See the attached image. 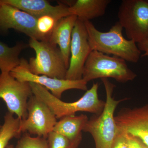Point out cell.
I'll return each instance as SVG.
<instances>
[{"mask_svg": "<svg viewBox=\"0 0 148 148\" xmlns=\"http://www.w3.org/2000/svg\"><path fill=\"white\" fill-rule=\"evenodd\" d=\"M84 22L92 51L112 55L131 63L139 61L141 51L136 43L124 38L122 34L123 28L118 21L106 32L98 30L90 21Z\"/></svg>", "mask_w": 148, "mask_h": 148, "instance_id": "6da1fadb", "label": "cell"}, {"mask_svg": "<svg viewBox=\"0 0 148 148\" xmlns=\"http://www.w3.org/2000/svg\"><path fill=\"white\" fill-rule=\"evenodd\" d=\"M106 90V104L103 112L88 119L83 131L89 133L95 143V148H111L119 132L114 119V113L120 103L126 98L116 100L113 97L115 86L107 78L101 79Z\"/></svg>", "mask_w": 148, "mask_h": 148, "instance_id": "7a4b0ae2", "label": "cell"}, {"mask_svg": "<svg viewBox=\"0 0 148 148\" xmlns=\"http://www.w3.org/2000/svg\"><path fill=\"white\" fill-rule=\"evenodd\" d=\"M33 95L46 104L55 115L57 119L73 115L77 112H87L98 115L103 112L106 101L99 99L98 95L99 84L93 83L80 99L68 103L61 101L51 93L49 90L39 84L29 82Z\"/></svg>", "mask_w": 148, "mask_h": 148, "instance_id": "3957f363", "label": "cell"}, {"mask_svg": "<svg viewBox=\"0 0 148 148\" xmlns=\"http://www.w3.org/2000/svg\"><path fill=\"white\" fill-rule=\"evenodd\" d=\"M136 77L123 59L95 50L88 56L82 74V79L87 82L97 79L111 78L117 82L125 83L133 80Z\"/></svg>", "mask_w": 148, "mask_h": 148, "instance_id": "277c9868", "label": "cell"}, {"mask_svg": "<svg viewBox=\"0 0 148 148\" xmlns=\"http://www.w3.org/2000/svg\"><path fill=\"white\" fill-rule=\"evenodd\" d=\"M30 47L36 56L30 58L29 66L33 73L59 79H66L68 68L59 49L48 40L30 38Z\"/></svg>", "mask_w": 148, "mask_h": 148, "instance_id": "5b68a950", "label": "cell"}, {"mask_svg": "<svg viewBox=\"0 0 148 148\" xmlns=\"http://www.w3.org/2000/svg\"><path fill=\"white\" fill-rule=\"evenodd\" d=\"M118 17L128 40L136 43L148 38V0H123Z\"/></svg>", "mask_w": 148, "mask_h": 148, "instance_id": "8992f818", "label": "cell"}, {"mask_svg": "<svg viewBox=\"0 0 148 148\" xmlns=\"http://www.w3.org/2000/svg\"><path fill=\"white\" fill-rule=\"evenodd\" d=\"M27 118L21 121L19 132L47 138L53 131L57 119L48 106L36 96L32 95L28 100Z\"/></svg>", "mask_w": 148, "mask_h": 148, "instance_id": "52a82bcc", "label": "cell"}, {"mask_svg": "<svg viewBox=\"0 0 148 148\" xmlns=\"http://www.w3.org/2000/svg\"><path fill=\"white\" fill-rule=\"evenodd\" d=\"M33 94L29 82L19 81L10 73L0 74V99L5 103L8 112L21 121L27 118V103Z\"/></svg>", "mask_w": 148, "mask_h": 148, "instance_id": "ba28073f", "label": "cell"}, {"mask_svg": "<svg viewBox=\"0 0 148 148\" xmlns=\"http://www.w3.org/2000/svg\"><path fill=\"white\" fill-rule=\"evenodd\" d=\"M10 73L19 81L34 83L40 85L49 90L52 95L60 99H61L63 93L66 90L78 89L86 91L88 90V82L83 79L71 80L35 75L30 71L29 62L24 58H21L19 65Z\"/></svg>", "mask_w": 148, "mask_h": 148, "instance_id": "9c48e42d", "label": "cell"}, {"mask_svg": "<svg viewBox=\"0 0 148 148\" xmlns=\"http://www.w3.org/2000/svg\"><path fill=\"white\" fill-rule=\"evenodd\" d=\"M92 51L84 21L77 18L72 33L70 63L66 79H82L85 64Z\"/></svg>", "mask_w": 148, "mask_h": 148, "instance_id": "30bf717a", "label": "cell"}, {"mask_svg": "<svg viewBox=\"0 0 148 148\" xmlns=\"http://www.w3.org/2000/svg\"><path fill=\"white\" fill-rule=\"evenodd\" d=\"M37 22V18L0 0V31L13 29L30 38L47 40L38 32Z\"/></svg>", "mask_w": 148, "mask_h": 148, "instance_id": "8fae6325", "label": "cell"}, {"mask_svg": "<svg viewBox=\"0 0 148 148\" xmlns=\"http://www.w3.org/2000/svg\"><path fill=\"white\" fill-rule=\"evenodd\" d=\"M114 119L120 130L138 137L148 147V105L133 109L123 108Z\"/></svg>", "mask_w": 148, "mask_h": 148, "instance_id": "7c38bea8", "label": "cell"}, {"mask_svg": "<svg viewBox=\"0 0 148 148\" xmlns=\"http://www.w3.org/2000/svg\"><path fill=\"white\" fill-rule=\"evenodd\" d=\"M4 2L29 14L35 18L44 16H52L57 21L72 15L69 7L60 4L53 6L45 0H2Z\"/></svg>", "mask_w": 148, "mask_h": 148, "instance_id": "4fadbf2b", "label": "cell"}, {"mask_svg": "<svg viewBox=\"0 0 148 148\" xmlns=\"http://www.w3.org/2000/svg\"><path fill=\"white\" fill-rule=\"evenodd\" d=\"M77 18L75 15H71L58 20L47 40L53 45L59 46L68 69L70 63L72 33Z\"/></svg>", "mask_w": 148, "mask_h": 148, "instance_id": "5bb4252c", "label": "cell"}, {"mask_svg": "<svg viewBox=\"0 0 148 148\" xmlns=\"http://www.w3.org/2000/svg\"><path fill=\"white\" fill-rule=\"evenodd\" d=\"M110 0H77L69 6L72 15L84 21L101 17L104 15Z\"/></svg>", "mask_w": 148, "mask_h": 148, "instance_id": "9a60e30c", "label": "cell"}, {"mask_svg": "<svg viewBox=\"0 0 148 148\" xmlns=\"http://www.w3.org/2000/svg\"><path fill=\"white\" fill-rule=\"evenodd\" d=\"M88 118L86 115L68 116L57 121L53 131L73 141H82V132Z\"/></svg>", "mask_w": 148, "mask_h": 148, "instance_id": "2e32d148", "label": "cell"}, {"mask_svg": "<svg viewBox=\"0 0 148 148\" xmlns=\"http://www.w3.org/2000/svg\"><path fill=\"white\" fill-rule=\"evenodd\" d=\"M26 45L19 43L12 47L0 42V70L2 73H10L20 64L19 55Z\"/></svg>", "mask_w": 148, "mask_h": 148, "instance_id": "e0dca14e", "label": "cell"}, {"mask_svg": "<svg viewBox=\"0 0 148 148\" xmlns=\"http://www.w3.org/2000/svg\"><path fill=\"white\" fill-rule=\"evenodd\" d=\"M21 121L9 112L6 113L3 124L0 129V148H6L12 139L20 138L19 128Z\"/></svg>", "mask_w": 148, "mask_h": 148, "instance_id": "ac0fdd59", "label": "cell"}, {"mask_svg": "<svg viewBox=\"0 0 148 148\" xmlns=\"http://www.w3.org/2000/svg\"><path fill=\"white\" fill-rule=\"evenodd\" d=\"M47 140L49 148H78L82 142L71 141L53 131L48 135Z\"/></svg>", "mask_w": 148, "mask_h": 148, "instance_id": "d6986e66", "label": "cell"}, {"mask_svg": "<svg viewBox=\"0 0 148 148\" xmlns=\"http://www.w3.org/2000/svg\"><path fill=\"white\" fill-rule=\"evenodd\" d=\"M14 148H49L47 138L33 137L29 133H23Z\"/></svg>", "mask_w": 148, "mask_h": 148, "instance_id": "ffe728a7", "label": "cell"}, {"mask_svg": "<svg viewBox=\"0 0 148 148\" xmlns=\"http://www.w3.org/2000/svg\"><path fill=\"white\" fill-rule=\"evenodd\" d=\"M57 21L53 17L49 16H42L38 18L37 22L38 32L48 40Z\"/></svg>", "mask_w": 148, "mask_h": 148, "instance_id": "44dd1931", "label": "cell"}, {"mask_svg": "<svg viewBox=\"0 0 148 148\" xmlns=\"http://www.w3.org/2000/svg\"><path fill=\"white\" fill-rule=\"evenodd\" d=\"M122 131L124 134L127 148H148L147 146L138 137Z\"/></svg>", "mask_w": 148, "mask_h": 148, "instance_id": "7402d4cb", "label": "cell"}, {"mask_svg": "<svg viewBox=\"0 0 148 148\" xmlns=\"http://www.w3.org/2000/svg\"><path fill=\"white\" fill-rule=\"evenodd\" d=\"M111 148H127L123 132L119 130V132L115 139Z\"/></svg>", "mask_w": 148, "mask_h": 148, "instance_id": "603a6c76", "label": "cell"}, {"mask_svg": "<svg viewBox=\"0 0 148 148\" xmlns=\"http://www.w3.org/2000/svg\"><path fill=\"white\" fill-rule=\"evenodd\" d=\"M137 45L140 51L144 52L142 56H148V38L144 41L138 43Z\"/></svg>", "mask_w": 148, "mask_h": 148, "instance_id": "cb8c5ba5", "label": "cell"}, {"mask_svg": "<svg viewBox=\"0 0 148 148\" xmlns=\"http://www.w3.org/2000/svg\"><path fill=\"white\" fill-rule=\"evenodd\" d=\"M6 148H14V146L13 145H8Z\"/></svg>", "mask_w": 148, "mask_h": 148, "instance_id": "d4e9b609", "label": "cell"}, {"mask_svg": "<svg viewBox=\"0 0 148 148\" xmlns=\"http://www.w3.org/2000/svg\"><path fill=\"white\" fill-rule=\"evenodd\" d=\"M1 125H0V129H1Z\"/></svg>", "mask_w": 148, "mask_h": 148, "instance_id": "484cf974", "label": "cell"}]
</instances>
